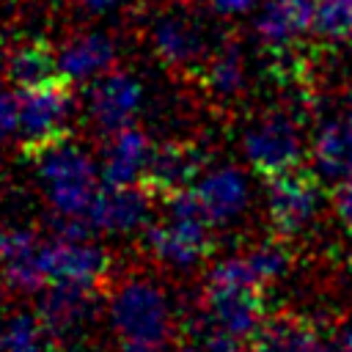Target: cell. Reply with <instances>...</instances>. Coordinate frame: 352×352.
<instances>
[{"mask_svg": "<svg viewBox=\"0 0 352 352\" xmlns=\"http://www.w3.org/2000/svg\"><path fill=\"white\" fill-rule=\"evenodd\" d=\"M143 107V85L135 74L110 69L96 77L85 91V113L91 126L107 138L124 126H132Z\"/></svg>", "mask_w": 352, "mask_h": 352, "instance_id": "cell-9", "label": "cell"}, {"mask_svg": "<svg viewBox=\"0 0 352 352\" xmlns=\"http://www.w3.org/2000/svg\"><path fill=\"white\" fill-rule=\"evenodd\" d=\"M72 80L60 77L41 88L16 91L19 94V126L16 138L22 151L30 157L33 151L69 138V124L74 116V91Z\"/></svg>", "mask_w": 352, "mask_h": 352, "instance_id": "cell-5", "label": "cell"}, {"mask_svg": "<svg viewBox=\"0 0 352 352\" xmlns=\"http://www.w3.org/2000/svg\"><path fill=\"white\" fill-rule=\"evenodd\" d=\"M206 94L217 102H234L248 88V66L236 41H220L198 69Z\"/></svg>", "mask_w": 352, "mask_h": 352, "instance_id": "cell-21", "label": "cell"}, {"mask_svg": "<svg viewBox=\"0 0 352 352\" xmlns=\"http://www.w3.org/2000/svg\"><path fill=\"white\" fill-rule=\"evenodd\" d=\"M314 33L324 41L352 38V0H316Z\"/></svg>", "mask_w": 352, "mask_h": 352, "instance_id": "cell-25", "label": "cell"}, {"mask_svg": "<svg viewBox=\"0 0 352 352\" xmlns=\"http://www.w3.org/2000/svg\"><path fill=\"white\" fill-rule=\"evenodd\" d=\"M154 192L146 184H102L91 212L88 226L102 234H132L151 223Z\"/></svg>", "mask_w": 352, "mask_h": 352, "instance_id": "cell-12", "label": "cell"}, {"mask_svg": "<svg viewBox=\"0 0 352 352\" xmlns=\"http://www.w3.org/2000/svg\"><path fill=\"white\" fill-rule=\"evenodd\" d=\"M324 204V182L314 168H292L267 179V217L280 239L311 228Z\"/></svg>", "mask_w": 352, "mask_h": 352, "instance_id": "cell-6", "label": "cell"}, {"mask_svg": "<svg viewBox=\"0 0 352 352\" xmlns=\"http://www.w3.org/2000/svg\"><path fill=\"white\" fill-rule=\"evenodd\" d=\"M36 176L47 195L55 220H85L102 187V173L94 157L74 140L63 138L30 154Z\"/></svg>", "mask_w": 352, "mask_h": 352, "instance_id": "cell-2", "label": "cell"}, {"mask_svg": "<svg viewBox=\"0 0 352 352\" xmlns=\"http://www.w3.org/2000/svg\"><path fill=\"white\" fill-rule=\"evenodd\" d=\"M132 0H77V6L85 11V14H94V16H110V14H118L121 8H126Z\"/></svg>", "mask_w": 352, "mask_h": 352, "instance_id": "cell-29", "label": "cell"}, {"mask_svg": "<svg viewBox=\"0 0 352 352\" xmlns=\"http://www.w3.org/2000/svg\"><path fill=\"white\" fill-rule=\"evenodd\" d=\"M204 314L217 327L250 341L264 324V292L248 283L206 280L204 286Z\"/></svg>", "mask_w": 352, "mask_h": 352, "instance_id": "cell-10", "label": "cell"}, {"mask_svg": "<svg viewBox=\"0 0 352 352\" xmlns=\"http://www.w3.org/2000/svg\"><path fill=\"white\" fill-rule=\"evenodd\" d=\"M333 346L336 352H352V322L338 330V336L333 338Z\"/></svg>", "mask_w": 352, "mask_h": 352, "instance_id": "cell-31", "label": "cell"}, {"mask_svg": "<svg viewBox=\"0 0 352 352\" xmlns=\"http://www.w3.org/2000/svg\"><path fill=\"white\" fill-rule=\"evenodd\" d=\"M19 126V94L0 91V143L16 135Z\"/></svg>", "mask_w": 352, "mask_h": 352, "instance_id": "cell-27", "label": "cell"}, {"mask_svg": "<svg viewBox=\"0 0 352 352\" xmlns=\"http://www.w3.org/2000/svg\"><path fill=\"white\" fill-rule=\"evenodd\" d=\"M198 173H204V151L187 140H165L151 148L140 184L165 198L176 190L192 187Z\"/></svg>", "mask_w": 352, "mask_h": 352, "instance_id": "cell-15", "label": "cell"}, {"mask_svg": "<svg viewBox=\"0 0 352 352\" xmlns=\"http://www.w3.org/2000/svg\"><path fill=\"white\" fill-rule=\"evenodd\" d=\"M242 154L248 165L264 179L300 168L305 157L302 124L292 110H267L256 116L242 132Z\"/></svg>", "mask_w": 352, "mask_h": 352, "instance_id": "cell-4", "label": "cell"}, {"mask_svg": "<svg viewBox=\"0 0 352 352\" xmlns=\"http://www.w3.org/2000/svg\"><path fill=\"white\" fill-rule=\"evenodd\" d=\"M36 297H38L36 314L41 316L52 341L80 338L94 324L99 311L96 289H85V286L47 283Z\"/></svg>", "mask_w": 352, "mask_h": 352, "instance_id": "cell-11", "label": "cell"}, {"mask_svg": "<svg viewBox=\"0 0 352 352\" xmlns=\"http://www.w3.org/2000/svg\"><path fill=\"white\" fill-rule=\"evenodd\" d=\"M250 352H336V346L305 319L278 314L267 316L256 330L250 338Z\"/></svg>", "mask_w": 352, "mask_h": 352, "instance_id": "cell-20", "label": "cell"}, {"mask_svg": "<svg viewBox=\"0 0 352 352\" xmlns=\"http://www.w3.org/2000/svg\"><path fill=\"white\" fill-rule=\"evenodd\" d=\"M165 214L146 226L148 253L173 270H192L212 253V223L192 187L176 190L162 198Z\"/></svg>", "mask_w": 352, "mask_h": 352, "instance_id": "cell-3", "label": "cell"}, {"mask_svg": "<svg viewBox=\"0 0 352 352\" xmlns=\"http://www.w3.org/2000/svg\"><path fill=\"white\" fill-rule=\"evenodd\" d=\"M148 41L157 60L173 72L201 69L212 52L204 22L184 8H168L157 14L148 28Z\"/></svg>", "mask_w": 352, "mask_h": 352, "instance_id": "cell-8", "label": "cell"}, {"mask_svg": "<svg viewBox=\"0 0 352 352\" xmlns=\"http://www.w3.org/2000/svg\"><path fill=\"white\" fill-rule=\"evenodd\" d=\"M118 47L116 38L104 30H82L69 36L58 50V63L66 80L72 82H94L116 66Z\"/></svg>", "mask_w": 352, "mask_h": 352, "instance_id": "cell-19", "label": "cell"}, {"mask_svg": "<svg viewBox=\"0 0 352 352\" xmlns=\"http://www.w3.org/2000/svg\"><path fill=\"white\" fill-rule=\"evenodd\" d=\"M16 91L41 88L47 82H55L63 77L58 52H52L44 41H25L8 52L6 74H3Z\"/></svg>", "mask_w": 352, "mask_h": 352, "instance_id": "cell-22", "label": "cell"}, {"mask_svg": "<svg viewBox=\"0 0 352 352\" xmlns=\"http://www.w3.org/2000/svg\"><path fill=\"white\" fill-rule=\"evenodd\" d=\"M192 190L214 228H226L236 223L248 212L253 198L250 182L236 165H217L204 170L201 179L192 184Z\"/></svg>", "mask_w": 352, "mask_h": 352, "instance_id": "cell-13", "label": "cell"}, {"mask_svg": "<svg viewBox=\"0 0 352 352\" xmlns=\"http://www.w3.org/2000/svg\"><path fill=\"white\" fill-rule=\"evenodd\" d=\"M107 316L118 352H168L176 341L170 297L146 275L124 278L110 289Z\"/></svg>", "mask_w": 352, "mask_h": 352, "instance_id": "cell-1", "label": "cell"}, {"mask_svg": "<svg viewBox=\"0 0 352 352\" xmlns=\"http://www.w3.org/2000/svg\"><path fill=\"white\" fill-rule=\"evenodd\" d=\"M242 258H245L253 280L261 289L275 283L278 278H283L286 270H289V250L280 245V236L278 239H264V242H256V245L245 248Z\"/></svg>", "mask_w": 352, "mask_h": 352, "instance_id": "cell-24", "label": "cell"}, {"mask_svg": "<svg viewBox=\"0 0 352 352\" xmlns=\"http://www.w3.org/2000/svg\"><path fill=\"white\" fill-rule=\"evenodd\" d=\"M6 63H8V50L0 41V74H6Z\"/></svg>", "mask_w": 352, "mask_h": 352, "instance_id": "cell-32", "label": "cell"}, {"mask_svg": "<svg viewBox=\"0 0 352 352\" xmlns=\"http://www.w3.org/2000/svg\"><path fill=\"white\" fill-rule=\"evenodd\" d=\"M151 148V138L135 124L107 135L99 154L102 184H140Z\"/></svg>", "mask_w": 352, "mask_h": 352, "instance_id": "cell-18", "label": "cell"}, {"mask_svg": "<svg viewBox=\"0 0 352 352\" xmlns=\"http://www.w3.org/2000/svg\"><path fill=\"white\" fill-rule=\"evenodd\" d=\"M41 242L33 231L16 226H0V270L8 289L19 294H38L47 286L41 270Z\"/></svg>", "mask_w": 352, "mask_h": 352, "instance_id": "cell-17", "label": "cell"}, {"mask_svg": "<svg viewBox=\"0 0 352 352\" xmlns=\"http://www.w3.org/2000/svg\"><path fill=\"white\" fill-rule=\"evenodd\" d=\"M50 333L36 311H16L6 319L0 352H50Z\"/></svg>", "mask_w": 352, "mask_h": 352, "instance_id": "cell-23", "label": "cell"}, {"mask_svg": "<svg viewBox=\"0 0 352 352\" xmlns=\"http://www.w3.org/2000/svg\"><path fill=\"white\" fill-rule=\"evenodd\" d=\"M184 352H250V346H245V338H239L206 319L204 327L190 330V336L184 341Z\"/></svg>", "mask_w": 352, "mask_h": 352, "instance_id": "cell-26", "label": "cell"}, {"mask_svg": "<svg viewBox=\"0 0 352 352\" xmlns=\"http://www.w3.org/2000/svg\"><path fill=\"white\" fill-rule=\"evenodd\" d=\"M258 0H209L212 11L220 14V16H242L248 11L256 8Z\"/></svg>", "mask_w": 352, "mask_h": 352, "instance_id": "cell-30", "label": "cell"}, {"mask_svg": "<svg viewBox=\"0 0 352 352\" xmlns=\"http://www.w3.org/2000/svg\"><path fill=\"white\" fill-rule=\"evenodd\" d=\"M314 14L316 0H264L253 19L256 41L280 58L314 30Z\"/></svg>", "mask_w": 352, "mask_h": 352, "instance_id": "cell-14", "label": "cell"}, {"mask_svg": "<svg viewBox=\"0 0 352 352\" xmlns=\"http://www.w3.org/2000/svg\"><path fill=\"white\" fill-rule=\"evenodd\" d=\"M6 319H8V316H3V308H0V341H3V330H6Z\"/></svg>", "mask_w": 352, "mask_h": 352, "instance_id": "cell-33", "label": "cell"}, {"mask_svg": "<svg viewBox=\"0 0 352 352\" xmlns=\"http://www.w3.org/2000/svg\"><path fill=\"white\" fill-rule=\"evenodd\" d=\"M333 214L338 217L341 228L352 236V179L336 184V190H333Z\"/></svg>", "mask_w": 352, "mask_h": 352, "instance_id": "cell-28", "label": "cell"}, {"mask_svg": "<svg viewBox=\"0 0 352 352\" xmlns=\"http://www.w3.org/2000/svg\"><path fill=\"white\" fill-rule=\"evenodd\" d=\"M41 270L47 283H69V286H85L99 289L110 278V253L85 236H69L55 234L41 242Z\"/></svg>", "mask_w": 352, "mask_h": 352, "instance_id": "cell-7", "label": "cell"}, {"mask_svg": "<svg viewBox=\"0 0 352 352\" xmlns=\"http://www.w3.org/2000/svg\"><path fill=\"white\" fill-rule=\"evenodd\" d=\"M311 168L324 184L352 179V110H338L311 138Z\"/></svg>", "mask_w": 352, "mask_h": 352, "instance_id": "cell-16", "label": "cell"}]
</instances>
